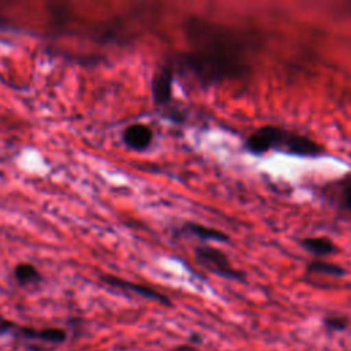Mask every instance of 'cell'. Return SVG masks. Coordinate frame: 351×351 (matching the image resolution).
I'll return each instance as SVG.
<instances>
[{
  "mask_svg": "<svg viewBox=\"0 0 351 351\" xmlns=\"http://www.w3.org/2000/svg\"><path fill=\"white\" fill-rule=\"evenodd\" d=\"M245 147L254 154L280 149L293 155L315 156L322 152V147L307 136L271 125L259 128L251 133L245 140Z\"/></svg>",
  "mask_w": 351,
  "mask_h": 351,
  "instance_id": "1",
  "label": "cell"
},
{
  "mask_svg": "<svg viewBox=\"0 0 351 351\" xmlns=\"http://www.w3.org/2000/svg\"><path fill=\"white\" fill-rule=\"evenodd\" d=\"M182 63L203 84H214L247 73V64L237 55L199 51L184 56Z\"/></svg>",
  "mask_w": 351,
  "mask_h": 351,
  "instance_id": "2",
  "label": "cell"
},
{
  "mask_svg": "<svg viewBox=\"0 0 351 351\" xmlns=\"http://www.w3.org/2000/svg\"><path fill=\"white\" fill-rule=\"evenodd\" d=\"M195 254L197 261L211 273L228 280L244 281V274L232 266L229 258L222 251L214 247L202 245L195 250Z\"/></svg>",
  "mask_w": 351,
  "mask_h": 351,
  "instance_id": "3",
  "label": "cell"
},
{
  "mask_svg": "<svg viewBox=\"0 0 351 351\" xmlns=\"http://www.w3.org/2000/svg\"><path fill=\"white\" fill-rule=\"evenodd\" d=\"M0 333H14L23 339L29 340H40L51 344H59L66 340V332L60 328H44L34 329L26 326H18L14 322L5 321L0 317Z\"/></svg>",
  "mask_w": 351,
  "mask_h": 351,
  "instance_id": "4",
  "label": "cell"
},
{
  "mask_svg": "<svg viewBox=\"0 0 351 351\" xmlns=\"http://www.w3.org/2000/svg\"><path fill=\"white\" fill-rule=\"evenodd\" d=\"M101 280L112 288H118V289H122V291H126V292L136 293V295H138L144 299L156 302V303H159L162 306H166V307L171 306V302L166 295H163L162 292H159V291H156V289H154L148 285L132 282V281H128V280H123V278H119V277H115V276H111V274L103 276Z\"/></svg>",
  "mask_w": 351,
  "mask_h": 351,
  "instance_id": "5",
  "label": "cell"
},
{
  "mask_svg": "<svg viewBox=\"0 0 351 351\" xmlns=\"http://www.w3.org/2000/svg\"><path fill=\"white\" fill-rule=\"evenodd\" d=\"M151 88L152 97L156 104L163 106L170 101L173 88V69L170 64H163L155 71Z\"/></svg>",
  "mask_w": 351,
  "mask_h": 351,
  "instance_id": "6",
  "label": "cell"
},
{
  "mask_svg": "<svg viewBox=\"0 0 351 351\" xmlns=\"http://www.w3.org/2000/svg\"><path fill=\"white\" fill-rule=\"evenodd\" d=\"M152 138H154L152 129L144 123H133L128 126L122 133L123 143L134 151L147 149L151 145Z\"/></svg>",
  "mask_w": 351,
  "mask_h": 351,
  "instance_id": "7",
  "label": "cell"
},
{
  "mask_svg": "<svg viewBox=\"0 0 351 351\" xmlns=\"http://www.w3.org/2000/svg\"><path fill=\"white\" fill-rule=\"evenodd\" d=\"M184 230L202 239V240H214V241H225L228 240V234H225L223 232L214 229V228H208L200 223H195V222H186L184 225Z\"/></svg>",
  "mask_w": 351,
  "mask_h": 351,
  "instance_id": "8",
  "label": "cell"
},
{
  "mask_svg": "<svg viewBox=\"0 0 351 351\" xmlns=\"http://www.w3.org/2000/svg\"><path fill=\"white\" fill-rule=\"evenodd\" d=\"M300 244L304 250L318 256L329 255L336 250L335 244L328 237H306L300 241Z\"/></svg>",
  "mask_w": 351,
  "mask_h": 351,
  "instance_id": "9",
  "label": "cell"
},
{
  "mask_svg": "<svg viewBox=\"0 0 351 351\" xmlns=\"http://www.w3.org/2000/svg\"><path fill=\"white\" fill-rule=\"evenodd\" d=\"M14 277L19 285H34L41 281V274L36 266L30 263H19L14 269Z\"/></svg>",
  "mask_w": 351,
  "mask_h": 351,
  "instance_id": "10",
  "label": "cell"
},
{
  "mask_svg": "<svg viewBox=\"0 0 351 351\" xmlns=\"http://www.w3.org/2000/svg\"><path fill=\"white\" fill-rule=\"evenodd\" d=\"M307 270L310 273H317V274H326V276H333V277H341L344 276V269L330 263V262H324V261H313L308 263Z\"/></svg>",
  "mask_w": 351,
  "mask_h": 351,
  "instance_id": "11",
  "label": "cell"
},
{
  "mask_svg": "<svg viewBox=\"0 0 351 351\" xmlns=\"http://www.w3.org/2000/svg\"><path fill=\"white\" fill-rule=\"evenodd\" d=\"M322 325L325 326V329L328 332H344L348 325H350V319L346 315H340V314H330L322 318Z\"/></svg>",
  "mask_w": 351,
  "mask_h": 351,
  "instance_id": "12",
  "label": "cell"
},
{
  "mask_svg": "<svg viewBox=\"0 0 351 351\" xmlns=\"http://www.w3.org/2000/svg\"><path fill=\"white\" fill-rule=\"evenodd\" d=\"M343 202L344 206L351 211V182H348L343 189Z\"/></svg>",
  "mask_w": 351,
  "mask_h": 351,
  "instance_id": "13",
  "label": "cell"
},
{
  "mask_svg": "<svg viewBox=\"0 0 351 351\" xmlns=\"http://www.w3.org/2000/svg\"><path fill=\"white\" fill-rule=\"evenodd\" d=\"M171 351H199V350H196L193 346H191V344H184V346H177L176 348H173Z\"/></svg>",
  "mask_w": 351,
  "mask_h": 351,
  "instance_id": "14",
  "label": "cell"
},
{
  "mask_svg": "<svg viewBox=\"0 0 351 351\" xmlns=\"http://www.w3.org/2000/svg\"><path fill=\"white\" fill-rule=\"evenodd\" d=\"M191 341H192V343H195V341L199 343V341H202V339H200L199 336H196V335H192V336H191Z\"/></svg>",
  "mask_w": 351,
  "mask_h": 351,
  "instance_id": "15",
  "label": "cell"
}]
</instances>
